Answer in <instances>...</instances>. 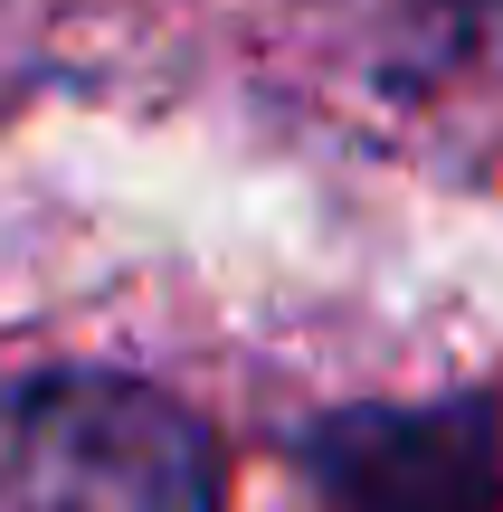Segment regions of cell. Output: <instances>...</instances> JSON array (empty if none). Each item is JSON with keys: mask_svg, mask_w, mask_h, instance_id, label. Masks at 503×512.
Segmentation results:
<instances>
[{"mask_svg": "<svg viewBox=\"0 0 503 512\" xmlns=\"http://www.w3.org/2000/svg\"><path fill=\"white\" fill-rule=\"evenodd\" d=\"M0 512H219V446L162 389L67 370L0 418Z\"/></svg>", "mask_w": 503, "mask_h": 512, "instance_id": "obj_1", "label": "cell"}, {"mask_svg": "<svg viewBox=\"0 0 503 512\" xmlns=\"http://www.w3.org/2000/svg\"><path fill=\"white\" fill-rule=\"evenodd\" d=\"M323 484L342 512H503V456L485 408L352 418L323 437Z\"/></svg>", "mask_w": 503, "mask_h": 512, "instance_id": "obj_2", "label": "cell"}, {"mask_svg": "<svg viewBox=\"0 0 503 512\" xmlns=\"http://www.w3.org/2000/svg\"><path fill=\"white\" fill-rule=\"evenodd\" d=\"M418 10L437 19V38H447V48H466L475 67L503 76V0H418Z\"/></svg>", "mask_w": 503, "mask_h": 512, "instance_id": "obj_3", "label": "cell"}]
</instances>
